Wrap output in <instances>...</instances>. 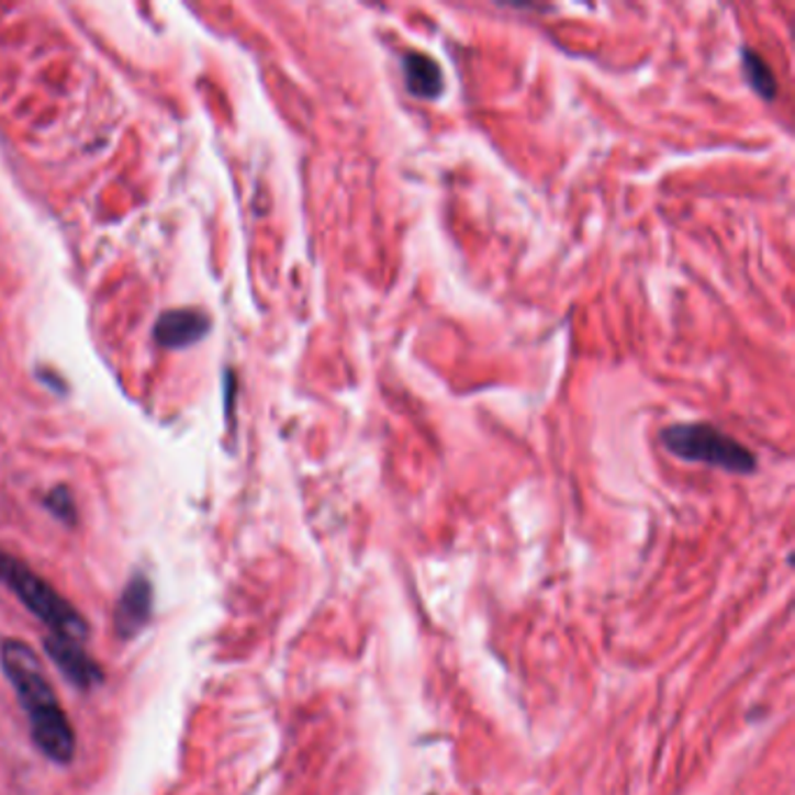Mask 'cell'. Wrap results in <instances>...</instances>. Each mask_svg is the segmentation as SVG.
<instances>
[{
    "instance_id": "cell-1",
    "label": "cell",
    "mask_w": 795,
    "mask_h": 795,
    "mask_svg": "<svg viewBox=\"0 0 795 795\" xmlns=\"http://www.w3.org/2000/svg\"><path fill=\"white\" fill-rule=\"evenodd\" d=\"M660 441L668 452L684 462L709 464L728 474H753L759 460L753 452L709 423H676L662 429Z\"/></svg>"
},
{
    "instance_id": "cell-2",
    "label": "cell",
    "mask_w": 795,
    "mask_h": 795,
    "mask_svg": "<svg viewBox=\"0 0 795 795\" xmlns=\"http://www.w3.org/2000/svg\"><path fill=\"white\" fill-rule=\"evenodd\" d=\"M0 581L10 585V591L24 602V607L41 618L52 635H59L72 641H85L89 635L87 620L80 612L72 609V604L66 602L56 593L47 581L35 576L24 562L0 551Z\"/></svg>"
},
{
    "instance_id": "cell-3",
    "label": "cell",
    "mask_w": 795,
    "mask_h": 795,
    "mask_svg": "<svg viewBox=\"0 0 795 795\" xmlns=\"http://www.w3.org/2000/svg\"><path fill=\"white\" fill-rule=\"evenodd\" d=\"M0 662H3V672L19 695V703L26 709L31 724L64 714L43 670V662L29 643L16 639L5 641L0 649Z\"/></svg>"
},
{
    "instance_id": "cell-4",
    "label": "cell",
    "mask_w": 795,
    "mask_h": 795,
    "mask_svg": "<svg viewBox=\"0 0 795 795\" xmlns=\"http://www.w3.org/2000/svg\"><path fill=\"white\" fill-rule=\"evenodd\" d=\"M45 651L78 688H91L101 684L103 672L97 665V660L82 649V641L49 635L45 639Z\"/></svg>"
},
{
    "instance_id": "cell-5",
    "label": "cell",
    "mask_w": 795,
    "mask_h": 795,
    "mask_svg": "<svg viewBox=\"0 0 795 795\" xmlns=\"http://www.w3.org/2000/svg\"><path fill=\"white\" fill-rule=\"evenodd\" d=\"M211 332V317L194 309H178L164 313L155 325V340L164 348L180 350L194 346Z\"/></svg>"
},
{
    "instance_id": "cell-6",
    "label": "cell",
    "mask_w": 795,
    "mask_h": 795,
    "mask_svg": "<svg viewBox=\"0 0 795 795\" xmlns=\"http://www.w3.org/2000/svg\"><path fill=\"white\" fill-rule=\"evenodd\" d=\"M153 616V585L138 574L126 583L115 607V630L122 639L136 637Z\"/></svg>"
},
{
    "instance_id": "cell-7",
    "label": "cell",
    "mask_w": 795,
    "mask_h": 795,
    "mask_svg": "<svg viewBox=\"0 0 795 795\" xmlns=\"http://www.w3.org/2000/svg\"><path fill=\"white\" fill-rule=\"evenodd\" d=\"M402 70H404V85L411 97L434 101L444 91V75L439 64L427 54L408 52L402 56Z\"/></svg>"
},
{
    "instance_id": "cell-8",
    "label": "cell",
    "mask_w": 795,
    "mask_h": 795,
    "mask_svg": "<svg viewBox=\"0 0 795 795\" xmlns=\"http://www.w3.org/2000/svg\"><path fill=\"white\" fill-rule=\"evenodd\" d=\"M742 68H744V78H747L749 87L759 93L763 101L777 99L780 85H777V80H774L772 68L765 64V59L759 52L744 47L742 49Z\"/></svg>"
},
{
    "instance_id": "cell-9",
    "label": "cell",
    "mask_w": 795,
    "mask_h": 795,
    "mask_svg": "<svg viewBox=\"0 0 795 795\" xmlns=\"http://www.w3.org/2000/svg\"><path fill=\"white\" fill-rule=\"evenodd\" d=\"M45 506L52 511V516L64 520L66 525H75V520H78V511H75V502H72L70 490L64 488V485L54 488L49 492V495L45 497Z\"/></svg>"
}]
</instances>
